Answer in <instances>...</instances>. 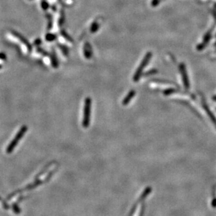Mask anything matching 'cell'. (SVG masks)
Here are the masks:
<instances>
[{
  "label": "cell",
  "mask_w": 216,
  "mask_h": 216,
  "mask_svg": "<svg viewBox=\"0 0 216 216\" xmlns=\"http://www.w3.org/2000/svg\"><path fill=\"white\" fill-rule=\"evenodd\" d=\"M13 210H14L15 213H20V209L18 207V206L15 205V204H13Z\"/></svg>",
  "instance_id": "3"
},
{
  "label": "cell",
  "mask_w": 216,
  "mask_h": 216,
  "mask_svg": "<svg viewBox=\"0 0 216 216\" xmlns=\"http://www.w3.org/2000/svg\"><path fill=\"white\" fill-rule=\"evenodd\" d=\"M90 113H91V99L87 98L85 102L84 114L82 125L84 128H87L90 123Z\"/></svg>",
  "instance_id": "2"
},
{
  "label": "cell",
  "mask_w": 216,
  "mask_h": 216,
  "mask_svg": "<svg viewBox=\"0 0 216 216\" xmlns=\"http://www.w3.org/2000/svg\"><path fill=\"white\" fill-rule=\"evenodd\" d=\"M27 129H28V127H27V126H25V125H23V127H21V128H20L19 131H18V132L17 133V134L15 136L14 138H13V141L9 143V145H8L7 148H6V153L10 154L13 151L15 146L18 145L20 140L23 138Z\"/></svg>",
  "instance_id": "1"
}]
</instances>
